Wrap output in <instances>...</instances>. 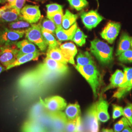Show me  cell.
Segmentation results:
<instances>
[{
	"label": "cell",
	"mask_w": 132,
	"mask_h": 132,
	"mask_svg": "<svg viewBox=\"0 0 132 132\" xmlns=\"http://www.w3.org/2000/svg\"><path fill=\"white\" fill-rule=\"evenodd\" d=\"M76 68L88 82L93 90L94 98H96L101 84V76L96 67L94 64H89L84 66L76 65Z\"/></svg>",
	"instance_id": "obj_1"
},
{
	"label": "cell",
	"mask_w": 132,
	"mask_h": 132,
	"mask_svg": "<svg viewBox=\"0 0 132 132\" xmlns=\"http://www.w3.org/2000/svg\"><path fill=\"white\" fill-rule=\"evenodd\" d=\"M90 50L103 65H109L113 60V47L99 39H96L90 42Z\"/></svg>",
	"instance_id": "obj_2"
},
{
	"label": "cell",
	"mask_w": 132,
	"mask_h": 132,
	"mask_svg": "<svg viewBox=\"0 0 132 132\" xmlns=\"http://www.w3.org/2000/svg\"><path fill=\"white\" fill-rule=\"evenodd\" d=\"M25 33L26 30H13L5 27L0 28V48L16 44Z\"/></svg>",
	"instance_id": "obj_3"
},
{
	"label": "cell",
	"mask_w": 132,
	"mask_h": 132,
	"mask_svg": "<svg viewBox=\"0 0 132 132\" xmlns=\"http://www.w3.org/2000/svg\"><path fill=\"white\" fill-rule=\"evenodd\" d=\"M25 37L36 45L42 52H45L47 45L43 36L40 24H32L31 27L26 30Z\"/></svg>",
	"instance_id": "obj_4"
},
{
	"label": "cell",
	"mask_w": 132,
	"mask_h": 132,
	"mask_svg": "<svg viewBox=\"0 0 132 132\" xmlns=\"http://www.w3.org/2000/svg\"><path fill=\"white\" fill-rule=\"evenodd\" d=\"M97 113V102L92 104L85 114L84 124L87 132H98L99 123Z\"/></svg>",
	"instance_id": "obj_5"
},
{
	"label": "cell",
	"mask_w": 132,
	"mask_h": 132,
	"mask_svg": "<svg viewBox=\"0 0 132 132\" xmlns=\"http://www.w3.org/2000/svg\"><path fill=\"white\" fill-rule=\"evenodd\" d=\"M18 52L16 44L0 48V63L5 69L17 59Z\"/></svg>",
	"instance_id": "obj_6"
},
{
	"label": "cell",
	"mask_w": 132,
	"mask_h": 132,
	"mask_svg": "<svg viewBox=\"0 0 132 132\" xmlns=\"http://www.w3.org/2000/svg\"><path fill=\"white\" fill-rule=\"evenodd\" d=\"M40 101L45 108L52 112L62 111L66 108L67 105L66 100L58 95L47 97L44 100L40 97Z\"/></svg>",
	"instance_id": "obj_7"
},
{
	"label": "cell",
	"mask_w": 132,
	"mask_h": 132,
	"mask_svg": "<svg viewBox=\"0 0 132 132\" xmlns=\"http://www.w3.org/2000/svg\"><path fill=\"white\" fill-rule=\"evenodd\" d=\"M41 17V12L37 5H27L21 11L20 20L27 21L30 24L37 23Z\"/></svg>",
	"instance_id": "obj_8"
},
{
	"label": "cell",
	"mask_w": 132,
	"mask_h": 132,
	"mask_svg": "<svg viewBox=\"0 0 132 132\" xmlns=\"http://www.w3.org/2000/svg\"><path fill=\"white\" fill-rule=\"evenodd\" d=\"M21 15L9 4L0 8V24L20 20Z\"/></svg>",
	"instance_id": "obj_9"
},
{
	"label": "cell",
	"mask_w": 132,
	"mask_h": 132,
	"mask_svg": "<svg viewBox=\"0 0 132 132\" xmlns=\"http://www.w3.org/2000/svg\"><path fill=\"white\" fill-rule=\"evenodd\" d=\"M81 18L85 27L89 29L96 27L103 19L97 10H93L87 12H83L81 15Z\"/></svg>",
	"instance_id": "obj_10"
},
{
	"label": "cell",
	"mask_w": 132,
	"mask_h": 132,
	"mask_svg": "<svg viewBox=\"0 0 132 132\" xmlns=\"http://www.w3.org/2000/svg\"><path fill=\"white\" fill-rule=\"evenodd\" d=\"M121 28L119 23L109 22L100 34L102 38L107 40L110 44H113L118 36Z\"/></svg>",
	"instance_id": "obj_11"
},
{
	"label": "cell",
	"mask_w": 132,
	"mask_h": 132,
	"mask_svg": "<svg viewBox=\"0 0 132 132\" xmlns=\"http://www.w3.org/2000/svg\"><path fill=\"white\" fill-rule=\"evenodd\" d=\"M41 64L48 71L63 75L66 74L69 70V68L66 64L48 57H46L45 59Z\"/></svg>",
	"instance_id": "obj_12"
},
{
	"label": "cell",
	"mask_w": 132,
	"mask_h": 132,
	"mask_svg": "<svg viewBox=\"0 0 132 132\" xmlns=\"http://www.w3.org/2000/svg\"><path fill=\"white\" fill-rule=\"evenodd\" d=\"M52 130L58 132H65L68 118L66 114L61 111L52 112Z\"/></svg>",
	"instance_id": "obj_13"
},
{
	"label": "cell",
	"mask_w": 132,
	"mask_h": 132,
	"mask_svg": "<svg viewBox=\"0 0 132 132\" xmlns=\"http://www.w3.org/2000/svg\"><path fill=\"white\" fill-rule=\"evenodd\" d=\"M60 48L67 62L75 65L74 58L77 53L76 46L72 43H66L61 45Z\"/></svg>",
	"instance_id": "obj_14"
},
{
	"label": "cell",
	"mask_w": 132,
	"mask_h": 132,
	"mask_svg": "<svg viewBox=\"0 0 132 132\" xmlns=\"http://www.w3.org/2000/svg\"><path fill=\"white\" fill-rule=\"evenodd\" d=\"M109 104L108 102L103 99L102 95L100 96L99 100L97 102V117L100 121L106 122L110 118L108 112Z\"/></svg>",
	"instance_id": "obj_15"
},
{
	"label": "cell",
	"mask_w": 132,
	"mask_h": 132,
	"mask_svg": "<svg viewBox=\"0 0 132 132\" xmlns=\"http://www.w3.org/2000/svg\"><path fill=\"white\" fill-rule=\"evenodd\" d=\"M77 28L76 23L68 29H65L63 28V27L57 28L55 30V34L57 38L60 42L72 40Z\"/></svg>",
	"instance_id": "obj_16"
},
{
	"label": "cell",
	"mask_w": 132,
	"mask_h": 132,
	"mask_svg": "<svg viewBox=\"0 0 132 132\" xmlns=\"http://www.w3.org/2000/svg\"><path fill=\"white\" fill-rule=\"evenodd\" d=\"M16 45L19 48L17 58L26 54L32 53L39 52L35 45L28 41V40L24 39L19 41L16 44Z\"/></svg>",
	"instance_id": "obj_17"
},
{
	"label": "cell",
	"mask_w": 132,
	"mask_h": 132,
	"mask_svg": "<svg viewBox=\"0 0 132 132\" xmlns=\"http://www.w3.org/2000/svg\"><path fill=\"white\" fill-rule=\"evenodd\" d=\"M124 78V73L122 71L117 70L112 76L110 78V84L104 88L100 95H102L106 91L113 88L119 87L122 84Z\"/></svg>",
	"instance_id": "obj_18"
},
{
	"label": "cell",
	"mask_w": 132,
	"mask_h": 132,
	"mask_svg": "<svg viewBox=\"0 0 132 132\" xmlns=\"http://www.w3.org/2000/svg\"><path fill=\"white\" fill-rule=\"evenodd\" d=\"M41 54V53L39 52H34L32 53H28L23 55L21 56L18 57L16 60L11 64L10 66L6 68V70H9L10 69H12L14 67L17 66H20L23 65L24 63L32 60H37L39 56Z\"/></svg>",
	"instance_id": "obj_19"
},
{
	"label": "cell",
	"mask_w": 132,
	"mask_h": 132,
	"mask_svg": "<svg viewBox=\"0 0 132 132\" xmlns=\"http://www.w3.org/2000/svg\"><path fill=\"white\" fill-rule=\"evenodd\" d=\"M131 39L127 33H123L120 37L118 47L116 52V55L119 56L122 52L130 49L131 46Z\"/></svg>",
	"instance_id": "obj_20"
},
{
	"label": "cell",
	"mask_w": 132,
	"mask_h": 132,
	"mask_svg": "<svg viewBox=\"0 0 132 132\" xmlns=\"http://www.w3.org/2000/svg\"><path fill=\"white\" fill-rule=\"evenodd\" d=\"M65 113L68 119L76 120L81 116V109L79 105L77 102L74 104H69L66 107Z\"/></svg>",
	"instance_id": "obj_21"
},
{
	"label": "cell",
	"mask_w": 132,
	"mask_h": 132,
	"mask_svg": "<svg viewBox=\"0 0 132 132\" xmlns=\"http://www.w3.org/2000/svg\"><path fill=\"white\" fill-rule=\"evenodd\" d=\"M22 132H47L36 121L29 119L24 123Z\"/></svg>",
	"instance_id": "obj_22"
},
{
	"label": "cell",
	"mask_w": 132,
	"mask_h": 132,
	"mask_svg": "<svg viewBox=\"0 0 132 132\" xmlns=\"http://www.w3.org/2000/svg\"><path fill=\"white\" fill-rule=\"evenodd\" d=\"M77 15L73 14L69 10H66L65 14L64 15L62 26L63 28L68 29L75 24L77 19Z\"/></svg>",
	"instance_id": "obj_23"
},
{
	"label": "cell",
	"mask_w": 132,
	"mask_h": 132,
	"mask_svg": "<svg viewBox=\"0 0 132 132\" xmlns=\"http://www.w3.org/2000/svg\"><path fill=\"white\" fill-rule=\"evenodd\" d=\"M47 57L51 58L57 61L61 62L67 65V61L63 56L60 48L55 47L53 48H48L47 52Z\"/></svg>",
	"instance_id": "obj_24"
},
{
	"label": "cell",
	"mask_w": 132,
	"mask_h": 132,
	"mask_svg": "<svg viewBox=\"0 0 132 132\" xmlns=\"http://www.w3.org/2000/svg\"><path fill=\"white\" fill-rule=\"evenodd\" d=\"M77 66H84L89 64H94L93 58L88 52H80L76 58Z\"/></svg>",
	"instance_id": "obj_25"
},
{
	"label": "cell",
	"mask_w": 132,
	"mask_h": 132,
	"mask_svg": "<svg viewBox=\"0 0 132 132\" xmlns=\"http://www.w3.org/2000/svg\"><path fill=\"white\" fill-rule=\"evenodd\" d=\"M45 109H46L39 101V102L35 104L31 110L29 114V119L33 120L37 119L46 112Z\"/></svg>",
	"instance_id": "obj_26"
},
{
	"label": "cell",
	"mask_w": 132,
	"mask_h": 132,
	"mask_svg": "<svg viewBox=\"0 0 132 132\" xmlns=\"http://www.w3.org/2000/svg\"><path fill=\"white\" fill-rule=\"evenodd\" d=\"M132 89V79L126 85L122 87L118 88V90L114 93L113 97L118 99L124 97Z\"/></svg>",
	"instance_id": "obj_27"
},
{
	"label": "cell",
	"mask_w": 132,
	"mask_h": 132,
	"mask_svg": "<svg viewBox=\"0 0 132 132\" xmlns=\"http://www.w3.org/2000/svg\"><path fill=\"white\" fill-rule=\"evenodd\" d=\"M43 36L48 46V48H53L58 47L59 43L56 40L52 33H50L46 30L41 29Z\"/></svg>",
	"instance_id": "obj_28"
},
{
	"label": "cell",
	"mask_w": 132,
	"mask_h": 132,
	"mask_svg": "<svg viewBox=\"0 0 132 132\" xmlns=\"http://www.w3.org/2000/svg\"><path fill=\"white\" fill-rule=\"evenodd\" d=\"M31 25L24 20H18L9 23L8 28L13 30H26L31 27Z\"/></svg>",
	"instance_id": "obj_29"
},
{
	"label": "cell",
	"mask_w": 132,
	"mask_h": 132,
	"mask_svg": "<svg viewBox=\"0 0 132 132\" xmlns=\"http://www.w3.org/2000/svg\"><path fill=\"white\" fill-rule=\"evenodd\" d=\"M87 37L84 33H83L80 28H77L76 30L72 40L75 42L77 45L81 47L84 45L86 43V39Z\"/></svg>",
	"instance_id": "obj_30"
},
{
	"label": "cell",
	"mask_w": 132,
	"mask_h": 132,
	"mask_svg": "<svg viewBox=\"0 0 132 132\" xmlns=\"http://www.w3.org/2000/svg\"><path fill=\"white\" fill-rule=\"evenodd\" d=\"M128 126L132 127L130 123L128 120L127 119L124 117L117 122L115 123L113 126V131L114 132H122L125 128Z\"/></svg>",
	"instance_id": "obj_31"
},
{
	"label": "cell",
	"mask_w": 132,
	"mask_h": 132,
	"mask_svg": "<svg viewBox=\"0 0 132 132\" xmlns=\"http://www.w3.org/2000/svg\"><path fill=\"white\" fill-rule=\"evenodd\" d=\"M71 7L77 11H80L87 7L89 3L87 0H67Z\"/></svg>",
	"instance_id": "obj_32"
},
{
	"label": "cell",
	"mask_w": 132,
	"mask_h": 132,
	"mask_svg": "<svg viewBox=\"0 0 132 132\" xmlns=\"http://www.w3.org/2000/svg\"><path fill=\"white\" fill-rule=\"evenodd\" d=\"M41 29L46 30L50 33H55L56 26L55 24L50 19H45L43 21L41 25Z\"/></svg>",
	"instance_id": "obj_33"
},
{
	"label": "cell",
	"mask_w": 132,
	"mask_h": 132,
	"mask_svg": "<svg viewBox=\"0 0 132 132\" xmlns=\"http://www.w3.org/2000/svg\"><path fill=\"white\" fill-rule=\"evenodd\" d=\"M63 16V12L61 11L56 12L55 14H53L52 15L47 17V18L52 21L56 25V28H61L62 27V23Z\"/></svg>",
	"instance_id": "obj_34"
},
{
	"label": "cell",
	"mask_w": 132,
	"mask_h": 132,
	"mask_svg": "<svg viewBox=\"0 0 132 132\" xmlns=\"http://www.w3.org/2000/svg\"><path fill=\"white\" fill-rule=\"evenodd\" d=\"M122 66L124 70V78L122 84L118 88L122 87L124 86L132 79V67H127L123 65H122Z\"/></svg>",
	"instance_id": "obj_35"
},
{
	"label": "cell",
	"mask_w": 132,
	"mask_h": 132,
	"mask_svg": "<svg viewBox=\"0 0 132 132\" xmlns=\"http://www.w3.org/2000/svg\"><path fill=\"white\" fill-rule=\"evenodd\" d=\"M47 9V17L52 15L58 12L63 11L62 5L57 4H51L46 5Z\"/></svg>",
	"instance_id": "obj_36"
},
{
	"label": "cell",
	"mask_w": 132,
	"mask_h": 132,
	"mask_svg": "<svg viewBox=\"0 0 132 132\" xmlns=\"http://www.w3.org/2000/svg\"><path fill=\"white\" fill-rule=\"evenodd\" d=\"M118 60L123 63H132V50H128L118 56Z\"/></svg>",
	"instance_id": "obj_37"
},
{
	"label": "cell",
	"mask_w": 132,
	"mask_h": 132,
	"mask_svg": "<svg viewBox=\"0 0 132 132\" xmlns=\"http://www.w3.org/2000/svg\"><path fill=\"white\" fill-rule=\"evenodd\" d=\"M113 113L112 118L113 119H116L121 116L124 117V112L122 107L118 106L116 104H113Z\"/></svg>",
	"instance_id": "obj_38"
},
{
	"label": "cell",
	"mask_w": 132,
	"mask_h": 132,
	"mask_svg": "<svg viewBox=\"0 0 132 132\" xmlns=\"http://www.w3.org/2000/svg\"><path fill=\"white\" fill-rule=\"evenodd\" d=\"M124 117L127 119L132 127V104L129 103L123 109Z\"/></svg>",
	"instance_id": "obj_39"
},
{
	"label": "cell",
	"mask_w": 132,
	"mask_h": 132,
	"mask_svg": "<svg viewBox=\"0 0 132 132\" xmlns=\"http://www.w3.org/2000/svg\"><path fill=\"white\" fill-rule=\"evenodd\" d=\"M65 132H76V119L70 120L68 119Z\"/></svg>",
	"instance_id": "obj_40"
},
{
	"label": "cell",
	"mask_w": 132,
	"mask_h": 132,
	"mask_svg": "<svg viewBox=\"0 0 132 132\" xmlns=\"http://www.w3.org/2000/svg\"><path fill=\"white\" fill-rule=\"evenodd\" d=\"M83 120L81 116L76 119V132H86Z\"/></svg>",
	"instance_id": "obj_41"
},
{
	"label": "cell",
	"mask_w": 132,
	"mask_h": 132,
	"mask_svg": "<svg viewBox=\"0 0 132 132\" xmlns=\"http://www.w3.org/2000/svg\"><path fill=\"white\" fill-rule=\"evenodd\" d=\"M25 3V0H16L13 7L17 10L18 14L21 15V11Z\"/></svg>",
	"instance_id": "obj_42"
},
{
	"label": "cell",
	"mask_w": 132,
	"mask_h": 132,
	"mask_svg": "<svg viewBox=\"0 0 132 132\" xmlns=\"http://www.w3.org/2000/svg\"><path fill=\"white\" fill-rule=\"evenodd\" d=\"M132 132V128L130 126H128L125 128L122 132Z\"/></svg>",
	"instance_id": "obj_43"
},
{
	"label": "cell",
	"mask_w": 132,
	"mask_h": 132,
	"mask_svg": "<svg viewBox=\"0 0 132 132\" xmlns=\"http://www.w3.org/2000/svg\"><path fill=\"white\" fill-rule=\"evenodd\" d=\"M101 132H114L113 129H105L103 128Z\"/></svg>",
	"instance_id": "obj_44"
},
{
	"label": "cell",
	"mask_w": 132,
	"mask_h": 132,
	"mask_svg": "<svg viewBox=\"0 0 132 132\" xmlns=\"http://www.w3.org/2000/svg\"><path fill=\"white\" fill-rule=\"evenodd\" d=\"M8 2H9V4H10L11 6H13L15 4V2H16V0H7Z\"/></svg>",
	"instance_id": "obj_45"
},
{
	"label": "cell",
	"mask_w": 132,
	"mask_h": 132,
	"mask_svg": "<svg viewBox=\"0 0 132 132\" xmlns=\"http://www.w3.org/2000/svg\"><path fill=\"white\" fill-rule=\"evenodd\" d=\"M5 70H6L5 68L4 67L3 65H1L0 64V74H1L3 71H4Z\"/></svg>",
	"instance_id": "obj_46"
},
{
	"label": "cell",
	"mask_w": 132,
	"mask_h": 132,
	"mask_svg": "<svg viewBox=\"0 0 132 132\" xmlns=\"http://www.w3.org/2000/svg\"><path fill=\"white\" fill-rule=\"evenodd\" d=\"M6 1V0H0V4H4V3H5Z\"/></svg>",
	"instance_id": "obj_47"
},
{
	"label": "cell",
	"mask_w": 132,
	"mask_h": 132,
	"mask_svg": "<svg viewBox=\"0 0 132 132\" xmlns=\"http://www.w3.org/2000/svg\"><path fill=\"white\" fill-rule=\"evenodd\" d=\"M47 132H57V131H53V130H51V131H48Z\"/></svg>",
	"instance_id": "obj_48"
},
{
	"label": "cell",
	"mask_w": 132,
	"mask_h": 132,
	"mask_svg": "<svg viewBox=\"0 0 132 132\" xmlns=\"http://www.w3.org/2000/svg\"><path fill=\"white\" fill-rule=\"evenodd\" d=\"M131 47H132V39H131Z\"/></svg>",
	"instance_id": "obj_49"
}]
</instances>
